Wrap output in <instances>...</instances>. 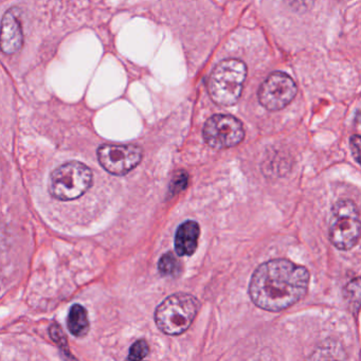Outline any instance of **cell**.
Here are the masks:
<instances>
[{"instance_id": "obj_6", "label": "cell", "mask_w": 361, "mask_h": 361, "mask_svg": "<svg viewBox=\"0 0 361 361\" xmlns=\"http://www.w3.org/2000/svg\"><path fill=\"white\" fill-rule=\"evenodd\" d=\"M202 136L207 145L213 149H230L244 140V126L233 116L215 115L204 124Z\"/></svg>"}, {"instance_id": "obj_2", "label": "cell", "mask_w": 361, "mask_h": 361, "mask_svg": "<svg viewBox=\"0 0 361 361\" xmlns=\"http://www.w3.org/2000/svg\"><path fill=\"white\" fill-rule=\"evenodd\" d=\"M200 301L190 293H174L156 308L158 329L170 336H178L189 329L200 312Z\"/></svg>"}, {"instance_id": "obj_3", "label": "cell", "mask_w": 361, "mask_h": 361, "mask_svg": "<svg viewBox=\"0 0 361 361\" xmlns=\"http://www.w3.org/2000/svg\"><path fill=\"white\" fill-rule=\"evenodd\" d=\"M247 67L242 61L230 59L219 63L211 73L208 90L216 104L230 106L235 104L242 94Z\"/></svg>"}, {"instance_id": "obj_1", "label": "cell", "mask_w": 361, "mask_h": 361, "mask_svg": "<svg viewBox=\"0 0 361 361\" xmlns=\"http://www.w3.org/2000/svg\"><path fill=\"white\" fill-rule=\"evenodd\" d=\"M310 272L288 259H276L262 264L249 283V295L262 310L281 312L305 297Z\"/></svg>"}, {"instance_id": "obj_9", "label": "cell", "mask_w": 361, "mask_h": 361, "mask_svg": "<svg viewBox=\"0 0 361 361\" xmlns=\"http://www.w3.org/2000/svg\"><path fill=\"white\" fill-rule=\"evenodd\" d=\"M22 23L16 10L6 12L3 18V32H1V49L8 56L16 54L23 47Z\"/></svg>"}, {"instance_id": "obj_5", "label": "cell", "mask_w": 361, "mask_h": 361, "mask_svg": "<svg viewBox=\"0 0 361 361\" xmlns=\"http://www.w3.org/2000/svg\"><path fill=\"white\" fill-rule=\"evenodd\" d=\"M329 236L331 244L339 250H350L356 246L361 238V221L354 202L341 200L334 204Z\"/></svg>"}, {"instance_id": "obj_4", "label": "cell", "mask_w": 361, "mask_h": 361, "mask_svg": "<svg viewBox=\"0 0 361 361\" xmlns=\"http://www.w3.org/2000/svg\"><path fill=\"white\" fill-rule=\"evenodd\" d=\"M92 170L80 161H69L56 168L50 174V195L58 200L68 202L83 196L92 188Z\"/></svg>"}, {"instance_id": "obj_7", "label": "cell", "mask_w": 361, "mask_h": 361, "mask_svg": "<svg viewBox=\"0 0 361 361\" xmlns=\"http://www.w3.org/2000/svg\"><path fill=\"white\" fill-rule=\"evenodd\" d=\"M99 164L109 174L124 176L134 170L143 158L140 147L134 145H103L97 152Z\"/></svg>"}, {"instance_id": "obj_14", "label": "cell", "mask_w": 361, "mask_h": 361, "mask_svg": "<svg viewBox=\"0 0 361 361\" xmlns=\"http://www.w3.org/2000/svg\"><path fill=\"white\" fill-rule=\"evenodd\" d=\"M187 183L188 174L183 173V174L176 175L174 180L172 181V185H171V192L175 194L177 193V192L181 191V190L185 189Z\"/></svg>"}, {"instance_id": "obj_12", "label": "cell", "mask_w": 361, "mask_h": 361, "mask_svg": "<svg viewBox=\"0 0 361 361\" xmlns=\"http://www.w3.org/2000/svg\"><path fill=\"white\" fill-rule=\"evenodd\" d=\"M180 268V262L172 252L164 253L160 257L159 263H158V269H159L160 274L164 276H177Z\"/></svg>"}, {"instance_id": "obj_11", "label": "cell", "mask_w": 361, "mask_h": 361, "mask_svg": "<svg viewBox=\"0 0 361 361\" xmlns=\"http://www.w3.org/2000/svg\"><path fill=\"white\" fill-rule=\"evenodd\" d=\"M67 326L71 335L75 337L81 338L87 335L90 331L87 310L80 304H73L67 317Z\"/></svg>"}, {"instance_id": "obj_10", "label": "cell", "mask_w": 361, "mask_h": 361, "mask_svg": "<svg viewBox=\"0 0 361 361\" xmlns=\"http://www.w3.org/2000/svg\"><path fill=\"white\" fill-rule=\"evenodd\" d=\"M200 235V225L195 221H185L175 234V251L179 257H190L197 249Z\"/></svg>"}, {"instance_id": "obj_13", "label": "cell", "mask_w": 361, "mask_h": 361, "mask_svg": "<svg viewBox=\"0 0 361 361\" xmlns=\"http://www.w3.org/2000/svg\"><path fill=\"white\" fill-rule=\"evenodd\" d=\"M149 346L145 339L137 340L133 343L128 354V360H142L149 355Z\"/></svg>"}, {"instance_id": "obj_8", "label": "cell", "mask_w": 361, "mask_h": 361, "mask_svg": "<svg viewBox=\"0 0 361 361\" xmlns=\"http://www.w3.org/2000/svg\"><path fill=\"white\" fill-rule=\"evenodd\" d=\"M297 92L295 81L286 73L276 71L262 84L259 90V100L262 106L268 111H280L295 99Z\"/></svg>"}, {"instance_id": "obj_15", "label": "cell", "mask_w": 361, "mask_h": 361, "mask_svg": "<svg viewBox=\"0 0 361 361\" xmlns=\"http://www.w3.org/2000/svg\"><path fill=\"white\" fill-rule=\"evenodd\" d=\"M350 149L355 159L361 166V136L355 135L350 138Z\"/></svg>"}]
</instances>
